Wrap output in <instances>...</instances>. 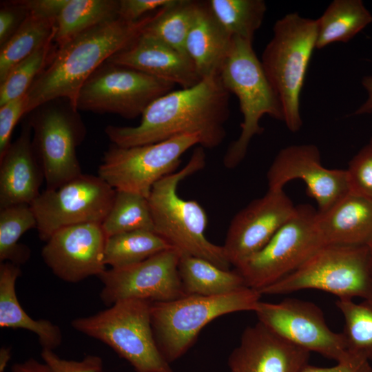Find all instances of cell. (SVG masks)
<instances>
[{"mask_svg":"<svg viewBox=\"0 0 372 372\" xmlns=\"http://www.w3.org/2000/svg\"><path fill=\"white\" fill-rule=\"evenodd\" d=\"M178 274L186 295L216 296L247 287L236 270H226L198 257L180 254Z\"/></svg>","mask_w":372,"mask_h":372,"instance_id":"obj_25","label":"cell"},{"mask_svg":"<svg viewBox=\"0 0 372 372\" xmlns=\"http://www.w3.org/2000/svg\"><path fill=\"white\" fill-rule=\"evenodd\" d=\"M101 227L107 238L136 230L154 231L147 198L135 192L116 190L112 205Z\"/></svg>","mask_w":372,"mask_h":372,"instance_id":"obj_33","label":"cell"},{"mask_svg":"<svg viewBox=\"0 0 372 372\" xmlns=\"http://www.w3.org/2000/svg\"><path fill=\"white\" fill-rule=\"evenodd\" d=\"M37 228L34 213L28 204L12 205L0 209V262L21 265L30 257L26 245L19 243L20 238L28 230Z\"/></svg>","mask_w":372,"mask_h":372,"instance_id":"obj_32","label":"cell"},{"mask_svg":"<svg viewBox=\"0 0 372 372\" xmlns=\"http://www.w3.org/2000/svg\"><path fill=\"white\" fill-rule=\"evenodd\" d=\"M10 358V348L8 347H2L0 349V372H4Z\"/></svg>","mask_w":372,"mask_h":372,"instance_id":"obj_45","label":"cell"},{"mask_svg":"<svg viewBox=\"0 0 372 372\" xmlns=\"http://www.w3.org/2000/svg\"><path fill=\"white\" fill-rule=\"evenodd\" d=\"M318 289L338 299L372 298L371 247L324 245L298 269L261 289L262 295Z\"/></svg>","mask_w":372,"mask_h":372,"instance_id":"obj_8","label":"cell"},{"mask_svg":"<svg viewBox=\"0 0 372 372\" xmlns=\"http://www.w3.org/2000/svg\"><path fill=\"white\" fill-rule=\"evenodd\" d=\"M316 40V19L289 13L274 23L273 37L261 56L265 74L282 105L284 121L293 132L302 125L300 96Z\"/></svg>","mask_w":372,"mask_h":372,"instance_id":"obj_6","label":"cell"},{"mask_svg":"<svg viewBox=\"0 0 372 372\" xmlns=\"http://www.w3.org/2000/svg\"><path fill=\"white\" fill-rule=\"evenodd\" d=\"M119 0H68L56 20L59 46L98 25L118 18Z\"/></svg>","mask_w":372,"mask_h":372,"instance_id":"obj_27","label":"cell"},{"mask_svg":"<svg viewBox=\"0 0 372 372\" xmlns=\"http://www.w3.org/2000/svg\"><path fill=\"white\" fill-rule=\"evenodd\" d=\"M27 94L0 105V156L11 144L13 130L19 119L27 114Z\"/></svg>","mask_w":372,"mask_h":372,"instance_id":"obj_37","label":"cell"},{"mask_svg":"<svg viewBox=\"0 0 372 372\" xmlns=\"http://www.w3.org/2000/svg\"><path fill=\"white\" fill-rule=\"evenodd\" d=\"M269 189H281L289 181L302 180L318 213L329 209L350 192L346 169H330L321 163L320 152L312 144L290 145L276 156L267 173Z\"/></svg>","mask_w":372,"mask_h":372,"instance_id":"obj_16","label":"cell"},{"mask_svg":"<svg viewBox=\"0 0 372 372\" xmlns=\"http://www.w3.org/2000/svg\"><path fill=\"white\" fill-rule=\"evenodd\" d=\"M32 134L27 120L19 137L0 156V209L31 205L41 194L45 174L33 147Z\"/></svg>","mask_w":372,"mask_h":372,"instance_id":"obj_21","label":"cell"},{"mask_svg":"<svg viewBox=\"0 0 372 372\" xmlns=\"http://www.w3.org/2000/svg\"><path fill=\"white\" fill-rule=\"evenodd\" d=\"M21 274L19 265L10 262L0 263V327L31 331L38 336L42 349L53 351L62 342L61 329L48 320H34L24 311L15 290Z\"/></svg>","mask_w":372,"mask_h":372,"instance_id":"obj_24","label":"cell"},{"mask_svg":"<svg viewBox=\"0 0 372 372\" xmlns=\"http://www.w3.org/2000/svg\"><path fill=\"white\" fill-rule=\"evenodd\" d=\"M175 85L106 61L83 85L76 108L79 111L111 113L133 119L141 116L154 100L172 91Z\"/></svg>","mask_w":372,"mask_h":372,"instance_id":"obj_11","label":"cell"},{"mask_svg":"<svg viewBox=\"0 0 372 372\" xmlns=\"http://www.w3.org/2000/svg\"><path fill=\"white\" fill-rule=\"evenodd\" d=\"M107 237L101 224L85 223L61 228L46 241L42 258L53 273L68 282L99 276L106 270Z\"/></svg>","mask_w":372,"mask_h":372,"instance_id":"obj_18","label":"cell"},{"mask_svg":"<svg viewBox=\"0 0 372 372\" xmlns=\"http://www.w3.org/2000/svg\"><path fill=\"white\" fill-rule=\"evenodd\" d=\"M180 257L172 248L134 265L106 269L99 276L103 303L110 307L125 299L165 302L187 296L178 274Z\"/></svg>","mask_w":372,"mask_h":372,"instance_id":"obj_15","label":"cell"},{"mask_svg":"<svg viewBox=\"0 0 372 372\" xmlns=\"http://www.w3.org/2000/svg\"><path fill=\"white\" fill-rule=\"evenodd\" d=\"M309 205L296 207L293 216L267 245L236 269L245 285L258 291L298 269L324 246Z\"/></svg>","mask_w":372,"mask_h":372,"instance_id":"obj_10","label":"cell"},{"mask_svg":"<svg viewBox=\"0 0 372 372\" xmlns=\"http://www.w3.org/2000/svg\"><path fill=\"white\" fill-rule=\"evenodd\" d=\"M258 322L289 342L336 362L350 355L342 333L333 331L315 303L286 298L278 303L260 301L254 311Z\"/></svg>","mask_w":372,"mask_h":372,"instance_id":"obj_14","label":"cell"},{"mask_svg":"<svg viewBox=\"0 0 372 372\" xmlns=\"http://www.w3.org/2000/svg\"><path fill=\"white\" fill-rule=\"evenodd\" d=\"M295 209L283 189H268L265 195L238 211L230 223L223 245L231 265L238 268L263 248Z\"/></svg>","mask_w":372,"mask_h":372,"instance_id":"obj_17","label":"cell"},{"mask_svg":"<svg viewBox=\"0 0 372 372\" xmlns=\"http://www.w3.org/2000/svg\"><path fill=\"white\" fill-rule=\"evenodd\" d=\"M212 14L232 37L252 41L267 10L263 0L207 1Z\"/></svg>","mask_w":372,"mask_h":372,"instance_id":"obj_31","label":"cell"},{"mask_svg":"<svg viewBox=\"0 0 372 372\" xmlns=\"http://www.w3.org/2000/svg\"><path fill=\"white\" fill-rule=\"evenodd\" d=\"M335 305L344 318L342 334L347 351L372 362V298L360 302L337 299Z\"/></svg>","mask_w":372,"mask_h":372,"instance_id":"obj_34","label":"cell"},{"mask_svg":"<svg viewBox=\"0 0 372 372\" xmlns=\"http://www.w3.org/2000/svg\"><path fill=\"white\" fill-rule=\"evenodd\" d=\"M151 304L140 299L119 300L94 315L74 319L71 325L108 345L136 372H172L154 338Z\"/></svg>","mask_w":372,"mask_h":372,"instance_id":"obj_7","label":"cell"},{"mask_svg":"<svg viewBox=\"0 0 372 372\" xmlns=\"http://www.w3.org/2000/svg\"><path fill=\"white\" fill-rule=\"evenodd\" d=\"M205 148L198 145L186 165L156 183L147 197L154 231L180 254L205 259L218 267L229 270L223 246L207 240L205 230L208 218L205 209L196 200H185L177 193L180 182L205 165Z\"/></svg>","mask_w":372,"mask_h":372,"instance_id":"obj_3","label":"cell"},{"mask_svg":"<svg viewBox=\"0 0 372 372\" xmlns=\"http://www.w3.org/2000/svg\"><path fill=\"white\" fill-rule=\"evenodd\" d=\"M261 296L258 290L244 287L222 295H187L152 302V327L159 351L170 364L187 353L208 323L223 315L254 311Z\"/></svg>","mask_w":372,"mask_h":372,"instance_id":"obj_5","label":"cell"},{"mask_svg":"<svg viewBox=\"0 0 372 372\" xmlns=\"http://www.w3.org/2000/svg\"><path fill=\"white\" fill-rule=\"evenodd\" d=\"M32 145L45 174V189H55L81 175L76 149L86 128L66 99L47 102L30 113Z\"/></svg>","mask_w":372,"mask_h":372,"instance_id":"obj_9","label":"cell"},{"mask_svg":"<svg viewBox=\"0 0 372 372\" xmlns=\"http://www.w3.org/2000/svg\"><path fill=\"white\" fill-rule=\"evenodd\" d=\"M310 352L258 322L247 327L228 359L230 372H301Z\"/></svg>","mask_w":372,"mask_h":372,"instance_id":"obj_19","label":"cell"},{"mask_svg":"<svg viewBox=\"0 0 372 372\" xmlns=\"http://www.w3.org/2000/svg\"><path fill=\"white\" fill-rule=\"evenodd\" d=\"M362 85L367 93L366 101L354 112L355 115L372 113V76H364L362 79Z\"/></svg>","mask_w":372,"mask_h":372,"instance_id":"obj_43","label":"cell"},{"mask_svg":"<svg viewBox=\"0 0 372 372\" xmlns=\"http://www.w3.org/2000/svg\"><path fill=\"white\" fill-rule=\"evenodd\" d=\"M301 372H372V365L367 360L351 354L346 360L329 367L316 366L307 364Z\"/></svg>","mask_w":372,"mask_h":372,"instance_id":"obj_41","label":"cell"},{"mask_svg":"<svg viewBox=\"0 0 372 372\" xmlns=\"http://www.w3.org/2000/svg\"><path fill=\"white\" fill-rule=\"evenodd\" d=\"M0 9V46L20 28L29 14L21 1L3 3Z\"/></svg>","mask_w":372,"mask_h":372,"instance_id":"obj_39","label":"cell"},{"mask_svg":"<svg viewBox=\"0 0 372 372\" xmlns=\"http://www.w3.org/2000/svg\"><path fill=\"white\" fill-rule=\"evenodd\" d=\"M67 1L68 0L21 1L30 13L55 21Z\"/></svg>","mask_w":372,"mask_h":372,"instance_id":"obj_42","label":"cell"},{"mask_svg":"<svg viewBox=\"0 0 372 372\" xmlns=\"http://www.w3.org/2000/svg\"><path fill=\"white\" fill-rule=\"evenodd\" d=\"M54 39L17 64L0 82V105L26 94L45 67Z\"/></svg>","mask_w":372,"mask_h":372,"instance_id":"obj_35","label":"cell"},{"mask_svg":"<svg viewBox=\"0 0 372 372\" xmlns=\"http://www.w3.org/2000/svg\"><path fill=\"white\" fill-rule=\"evenodd\" d=\"M324 245L372 246V199L349 192L329 209L317 211Z\"/></svg>","mask_w":372,"mask_h":372,"instance_id":"obj_22","label":"cell"},{"mask_svg":"<svg viewBox=\"0 0 372 372\" xmlns=\"http://www.w3.org/2000/svg\"><path fill=\"white\" fill-rule=\"evenodd\" d=\"M198 2L173 0L153 14L142 32L187 54L185 41L194 20Z\"/></svg>","mask_w":372,"mask_h":372,"instance_id":"obj_30","label":"cell"},{"mask_svg":"<svg viewBox=\"0 0 372 372\" xmlns=\"http://www.w3.org/2000/svg\"><path fill=\"white\" fill-rule=\"evenodd\" d=\"M229 94L219 76L205 78L192 87L172 90L154 100L141 115L138 125H108L105 132L113 145L122 147L198 134L200 146L213 149L226 136Z\"/></svg>","mask_w":372,"mask_h":372,"instance_id":"obj_1","label":"cell"},{"mask_svg":"<svg viewBox=\"0 0 372 372\" xmlns=\"http://www.w3.org/2000/svg\"><path fill=\"white\" fill-rule=\"evenodd\" d=\"M232 39L216 20L207 1H199L185 41V52L202 79L219 76Z\"/></svg>","mask_w":372,"mask_h":372,"instance_id":"obj_23","label":"cell"},{"mask_svg":"<svg viewBox=\"0 0 372 372\" xmlns=\"http://www.w3.org/2000/svg\"><path fill=\"white\" fill-rule=\"evenodd\" d=\"M219 77L225 89L237 96L243 118L239 136L231 143L223 156L224 166L233 169L245 158L253 137L264 131L260 125L261 118L269 115L284 121V114L252 41L233 37Z\"/></svg>","mask_w":372,"mask_h":372,"instance_id":"obj_4","label":"cell"},{"mask_svg":"<svg viewBox=\"0 0 372 372\" xmlns=\"http://www.w3.org/2000/svg\"><path fill=\"white\" fill-rule=\"evenodd\" d=\"M350 191L372 199V138L346 169Z\"/></svg>","mask_w":372,"mask_h":372,"instance_id":"obj_36","label":"cell"},{"mask_svg":"<svg viewBox=\"0 0 372 372\" xmlns=\"http://www.w3.org/2000/svg\"><path fill=\"white\" fill-rule=\"evenodd\" d=\"M107 61L179 85L181 88L192 87L202 80L187 54L143 32Z\"/></svg>","mask_w":372,"mask_h":372,"instance_id":"obj_20","label":"cell"},{"mask_svg":"<svg viewBox=\"0 0 372 372\" xmlns=\"http://www.w3.org/2000/svg\"><path fill=\"white\" fill-rule=\"evenodd\" d=\"M173 248L154 231L136 230L107 238L104 263L119 268L140 262L163 251Z\"/></svg>","mask_w":372,"mask_h":372,"instance_id":"obj_29","label":"cell"},{"mask_svg":"<svg viewBox=\"0 0 372 372\" xmlns=\"http://www.w3.org/2000/svg\"><path fill=\"white\" fill-rule=\"evenodd\" d=\"M173 0H119L118 17L127 22H136L143 14L169 5Z\"/></svg>","mask_w":372,"mask_h":372,"instance_id":"obj_40","label":"cell"},{"mask_svg":"<svg viewBox=\"0 0 372 372\" xmlns=\"http://www.w3.org/2000/svg\"><path fill=\"white\" fill-rule=\"evenodd\" d=\"M152 16L133 23L118 17L57 46L27 93V114L58 99L68 100L76 108L78 94L86 81L109 58L135 39Z\"/></svg>","mask_w":372,"mask_h":372,"instance_id":"obj_2","label":"cell"},{"mask_svg":"<svg viewBox=\"0 0 372 372\" xmlns=\"http://www.w3.org/2000/svg\"><path fill=\"white\" fill-rule=\"evenodd\" d=\"M41 356L50 372H102L103 360L97 355H87L81 361L67 360L52 350L42 349Z\"/></svg>","mask_w":372,"mask_h":372,"instance_id":"obj_38","label":"cell"},{"mask_svg":"<svg viewBox=\"0 0 372 372\" xmlns=\"http://www.w3.org/2000/svg\"><path fill=\"white\" fill-rule=\"evenodd\" d=\"M115 194L99 175L84 174L55 189H45L30 205L40 239L46 242L55 231L69 226L101 224Z\"/></svg>","mask_w":372,"mask_h":372,"instance_id":"obj_13","label":"cell"},{"mask_svg":"<svg viewBox=\"0 0 372 372\" xmlns=\"http://www.w3.org/2000/svg\"><path fill=\"white\" fill-rule=\"evenodd\" d=\"M316 48L347 43L372 23V14L361 0H334L316 19Z\"/></svg>","mask_w":372,"mask_h":372,"instance_id":"obj_26","label":"cell"},{"mask_svg":"<svg viewBox=\"0 0 372 372\" xmlns=\"http://www.w3.org/2000/svg\"><path fill=\"white\" fill-rule=\"evenodd\" d=\"M371 276L372 279V246L371 247Z\"/></svg>","mask_w":372,"mask_h":372,"instance_id":"obj_46","label":"cell"},{"mask_svg":"<svg viewBox=\"0 0 372 372\" xmlns=\"http://www.w3.org/2000/svg\"><path fill=\"white\" fill-rule=\"evenodd\" d=\"M12 372H50L48 366L43 362L30 358L23 362L16 363L12 367Z\"/></svg>","mask_w":372,"mask_h":372,"instance_id":"obj_44","label":"cell"},{"mask_svg":"<svg viewBox=\"0 0 372 372\" xmlns=\"http://www.w3.org/2000/svg\"><path fill=\"white\" fill-rule=\"evenodd\" d=\"M200 143L198 134H187L129 147L112 145L103 154L99 176L116 190L147 198L156 183L176 172L183 154Z\"/></svg>","mask_w":372,"mask_h":372,"instance_id":"obj_12","label":"cell"},{"mask_svg":"<svg viewBox=\"0 0 372 372\" xmlns=\"http://www.w3.org/2000/svg\"><path fill=\"white\" fill-rule=\"evenodd\" d=\"M56 21L29 12L17 31L0 48V82L20 61L54 39Z\"/></svg>","mask_w":372,"mask_h":372,"instance_id":"obj_28","label":"cell"}]
</instances>
